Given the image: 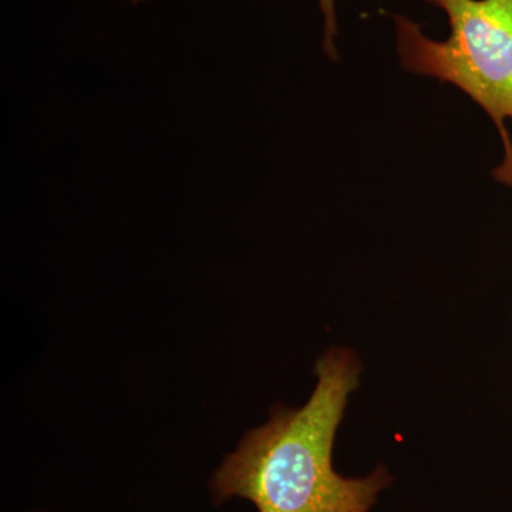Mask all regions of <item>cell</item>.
<instances>
[{
    "label": "cell",
    "mask_w": 512,
    "mask_h": 512,
    "mask_svg": "<svg viewBox=\"0 0 512 512\" xmlns=\"http://www.w3.org/2000/svg\"><path fill=\"white\" fill-rule=\"evenodd\" d=\"M359 353L333 346L315 363L316 386L301 407L278 403L268 421L248 430L208 480L215 507L247 500L258 512H370L393 484L377 464L363 477L333 467L336 434L360 387Z\"/></svg>",
    "instance_id": "1"
},
{
    "label": "cell",
    "mask_w": 512,
    "mask_h": 512,
    "mask_svg": "<svg viewBox=\"0 0 512 512\" xmlns=\"http://www.w3.org/2000/svg\"><path fill=\"white\" fill-rule=\"evenodd\" d=\"M447 13L450 37L436 42L419 23L394 16L403 69L463 90L493 119L504 146L495 180L512 187V0H426Z\"/></svg>",
    "instance_id": "2"
},
{
    "label": "cell",
    "mask_w": 512,
    "mask_h": 512,
    "mask_svg": "<svg viewBox=\"0 0 512 512\" xmlns=\"http://www.w3.org/2000/svg\"><path fill=\"white\" fill-rule=\"evenodd\" d=\"M323 15V52L332 60H338V18H336L335 0H318Z\"/></svg>",
    "instance_id": "3"
},
{
    "label": "cell",
    "mask_w": 512,
    "mask_h": 512,
    "mask_svg": "<svg viewBox=\"0 0 512 512\" xmlns=\"http://www.w3.org/2000/svg\"><path fill=\"white\" fill-rule=\"evenodd\" d=\"M131 3H134V5H140V3L147 2V0H130Z\"/></svg>",
    "instance_id": "4"
}]
</instances>
